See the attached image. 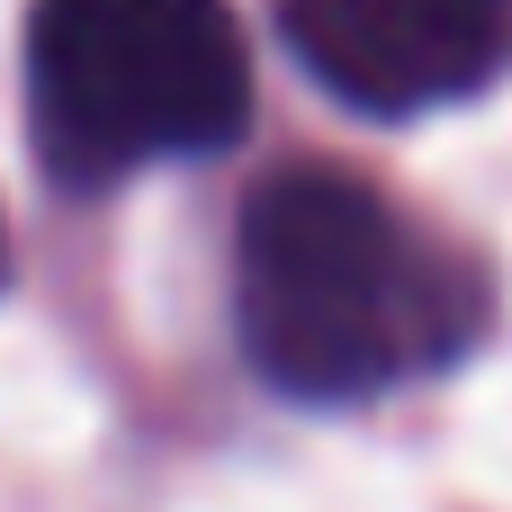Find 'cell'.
Listing matches in <instances>:
<instances>
[{
    "label": "cell",
    "mask_w": 512,
    "mask_h": 512,
    "mask_svg": "<svg viewBox=\"0 0 512 512\" xmlns=\"http://www.w3.org/2000/svg\"><path fill=\"white\" fill-rule=\"evenodd\" d=\"M495 324L477 252L342 162L270 171L234 216V342L288 405H369L459 369Z\"/></svg>",
    "instance_id": "6da1fadb"
},
{
    "label": "cell",
    "mask_w": 512,
    "mask_h": 512,
    "mask_svg": "<svg viewBox=\"0 0 512 512\" xmlns=\"http://www.w3.org/2000/svg\"><path fill=\"white\" fill-rule=\"evenodd\" d=\"M0 288H9V225H0Z\"/></svg>",
    "instance_id": "277c9868"
},
{
    "label": "cell",
    "mask_w": 512,
    "mask_h": 512,
    "mask_svg": "<svg viewBox=\"0 0 512 512\" xmlns=\"http://www.w3.org/2000/svg\"><path fill=\"white\" fill-rule=\"evenodd\" d=\"M504 9H512V0H504Z\"/></svg>",
    "instance_id": "5b68a950"
},
{
    "label": "cell",
    "mask_w": 512,
    "mask_h": 512,
    "mask_svg": "<svg viewBox=\"0 0 512 512\" xmlns=\"http://www.w3.org/2000/svg\"><path fill=\"white\" fill-rule=\"evenodd\" d=\"M252 126V45L225 0H36L27 135L63 198L207 162Z\"/></svg>",
    "instance_id": "7a4b0ae2"
},
{
    "label": "cell",
    "mask_w": 512,
    "mask_h": 512,
    "mask_svg": "<svg viewBox=\"0 0 512 512\" xmlns=\"http://www.w3.org/2000/svg\"><path fill=\"white\" fill-rule=\"evenodd\" d=\"M279 36L360 117H423L486 90L512 54L504 0H279Z\"/></svg>",
    "instance_id": "3957f363"
}]
</instances>
